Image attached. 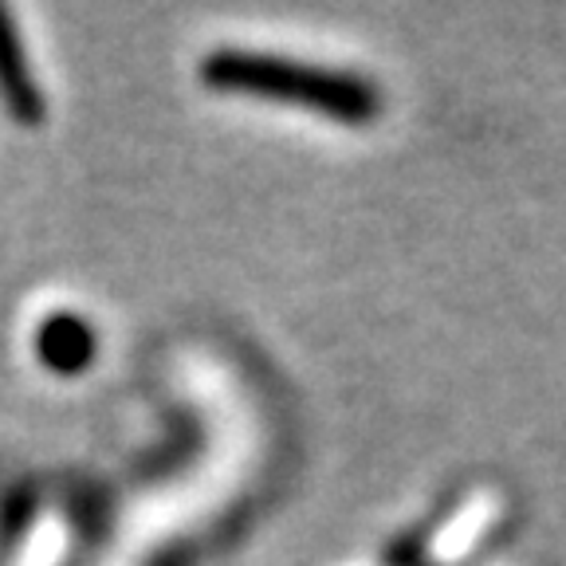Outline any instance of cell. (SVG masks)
<instances>
[{"label":"cell","instance_id":"1","mask_svg":"<svg viewBox=\"0 0 566 566\" xmlns=\"http://www.w3.org/2000/svg\"><path fill=\"white\" fill-rule=\"evenodd\" d=\"M201 80L217 91L272 98V103L300 106L315 115L338 118V123H370L381 111V98L374 83H366L354 71L311 67L300 60L244 52V48H221L209 52L201 63Z\"/></svg>","mask_w":566,"mask_h":566},{"label":"cell","instance_id":"2","mask_svg":"<svg viewBox=\"0 0 566 566\" xmlns=\"http://www.w3.org/2000/svg\"><path fill=\"white\" fill-rule=\"evenodd\" d=\"M0 95L9 103V111L24 123H35L44 103H40V87L35 80L28 75V63H24V52H20V40L12 32L9 17L0 12Z\"/></svg>","mask_w":566,"mask_h":566},{"label":"cell","instance_id":"3","mask_svg":"<svg viewBox=\"0 0 566 566\" xmlns=\"http://www.w3.org/2000/svg\"><path fill=\"white\" fill-rule=\"evenodd\" d=\"M40 354L55 370H75L91 358V331L83 327L80 318H52L44 331H40Z\"/></svg>","mask_w":566,"mask_h":566}]
</instances>
